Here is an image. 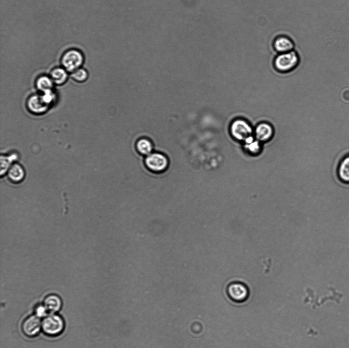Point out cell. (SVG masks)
<instances>
[{"label": "cell", "mask_w": 349, "mask_h": 348, "mask_svg": "<svg viewBox=\"0 0 349 348\" xmlns=\"http://www.w3.org/2000/svg\"><path fill=\"white\" fill-rule=\"evenodd\" d=\"M7 175L8 179L11 183L18 184L24 180L26 173L24 168L16 162L10 167Z\"/></svg>", "instance_id": "11"}, {"label": "cell", "mask_w": 349, "mask_h": 348, "mask_svg": "<svg viewBox=\"0 0 349 348\" xmlns=\"http://www.w3.org/2000/svg\"><path fill=\"white\" fill-rule=\"evenodd\" d=\"M89 74L86 69L84 68H78L77 70L72 73L71 78L78 83H84L88 79Z\"/></svg>", "instance_id": "19"}, {"label": "cell", "mask_w": 349, "mask_h": 348, "mask_svg": "<svg viewBox=\"0 0 349 348\" xmlns=\"http://www.w3.org/2000/svg\"><path fill=\"white\" fill-rule=\"evenodd\" d=\"M47 311H48L45 306L40 305L36 308V316L39 318L45 317L47 314Z\"/></svg>", "instance_id": "20"}, {"label": "cell", "mask_w": 349, "mask_h": 348, "mask_svg": "<svg viewBox=\"0 0 349 348\" xmlns=\"http://www.w3.org/2000/svg\"><path fill=\"white\" fill-rule=\"evenodd\" d=\"M19 158V156L17 153H13L9 155H1V176L2 177L7 174L8 170L13 164L16 163Z\"/></svg>", "instance_id": "13"}, {"label": "cell", "mask_w": 349, "mask_h": 348, "mask_svg": "<svg viewBox=\"0 0 349 348\" xmlns=\"http://www.w3.org/2000/svg\"><path fill=\"white\" fill-rule=\"evenodd\" d=\"M338 174L339 178L342 182L349 183V157L346 158L341 162Z\"/></svg>", "instance_id": "18"}, {"label": "cell", "mask_w": 349, "mask_h": 348, "mask_svg": "<svg viewBox=\"0 0 349 348\" xmlns=\"http://www.w3.org/2000/svg\"><path fill=\"white\" fill-rule=\"evenodd\" d=\"M65 323L59 316L51 315L46 317L42 324V328L47 335L55 336L60 335L64 330Z\"/></svg>", "instance_id": "3"}, {"label": "cell", "mask_w": 349, "mask_h": 348, "mask_svg": "<svg viewBox=\"0 0 349 348\" xmlns=\"http://www.w3.org/2000/svg\"><path fill=\"white\" fill-rule=\"evenodd\" d=\"M26 105L28 111L34 115L43 114L50 108L44 102L41 95L31 96L27 100Z\"/></svg>", "instance_id": "7"}, {"label": "cell", "mask_w": 349, "mask_h": 348, "mask_svg": "<svg viewBox=\"0 0 349 348\" xmlns=\"http://www.w3.org/2000/svg\"><path fill=\"white\" fill-rule=\"evenodd\" d=\"M44 306L48 311L56 312L59 311L62 306L61 299L55 295H50L44 300Z\"/></svg>", "instance_id": "14"}, {"label": "cell", "mask_w": 349, "mask_h": 348, "mask_svg": "<svg viewBox=\"0 0 349 348\" xmlns=\"http://www.w3.org/2000/svg\"><path fill=\"white\" fill-rule=\"evenodd\" d=\"M273 47L277 52L281 54L294 50L295 44L293 41L288 37L280 36L274 41Z\"/></svg>", "instance_id": "10"}, {"label": "cell", "mask_w": 349, "mask_h": 348, "mask_svg": "<svg viewBox=\"0 0 349 348\" xmlns=\"http://www.w3.org/2000/svg\"><path fill=\"white\" fill-rule=\"evenodd\" d=\"M84 56L77 50H70L66 52L62 57V64L68 72L72 73L77 70L83 64Z\"/></svg>", "instance_id": "4"}, {"label": "cell", "mask_w": 349, "mask_h": 348, "mask_svg": "<svg viewBox=\"0 0 349 348\" xmlns=\"http://www.w3.org/2000/svg\"><path fill=\"white\" fill-rule=\"evenodd\" d=\"M299 54L294 50L279 54L274 59L273 66L279 73L288 74L294 72L300 65Z\"/></svg>", "instance_id": "1"}, {"label": "cell", "mask_w": 349, "mask_h": 348, "mask_svg": "<svg viewBox=\"0 0 349 348\" xmlns=\"http://www.w3.org/2000/svg\"><path fill=\"white\" fill-rule=\"evenodd\" d=\"M242 145L244 152L252 156H260L264 151V144L257 140L254 135L247 138Z\"/></svg>", "instance_id": "8"}, {"label": "cell", "mask_w": 349, "mask_h": 348, "mask_svg": "<svg viewBox=\"0 0 349 348\" xmlns=\"http://www.w3.org/2000/svg\"><path fill=\"white\" fill-rule=\"evenodd\" d=\"M50 77L54 85L62 86L67 82L68 74L65 68L57 67L53 69Z\"/></svg>", "instance_id": "15"}, {"label": "cell", "mask_w": 349, "mask_h": 348, "mask_svg": "<svg viewBox=\"0 0 349 348\" xmlns=\"http://www.w3.org/2000/svg\"><path fill=\"white\" fill-rule=\"evenodd\" d=\"M145 165L147 169L155 173L165 172L169 165L166 156L159 153H151L145 159Z\"/></svg>", "instance_id": "5"}, {"label": "cell", "mask_w": 349, "mask_h": 348, "mask_svg": "<svg viewBox=\"0 0 349 348\" xmlns=\"http://www.w3.org/2000/svg\"><path fill=\"white\" fill-rule=\"evenodd\" d=\"M229 293L230 297L236 301L245 300L248 295L247 287L241 283H234L229 287Z\"/></svg>", "instance_id": "12"}, {"label": "cell", "mask_w": 349, "mask_h": 348, "mask_svg": "<svg viewBox=\"0 0 349 348\" xmlns=\"http://www.w3.org/2000/svg\"><path fill=\"white\" fill-rule=\"evenodd\" d=\"M275 134L274 128L269 122H260L254 128V135L255 137L264 145L273 140Z\"/></svg>", "instance_id": "6"}, {"label": "cell", "mask_w": 349, "mask_h": 348, "mask_svg": "<svg viewBox=\"0 0 349 348\" xmlns=\"http://www.w3.org/2000/svg\"><path fill=\"white\" fill-rule=\"evenodd\" d=\"M54 83L50 77L42 76L36 81V86L38 90L42 93L46 91L53 90Z\"/></svg>", "instance_id": "16"}, {"label": "cell", "mask_w": 349, "mask_h": 348, "mask_svg": "<svg viewBox=\"0 0 349 348\" xmlns=\"http://www.w3.org/2000/svg\"><path fill=\"white\" fill-rule=\"evenodd\" d=\"M254 128L247 120L237 118L229 127V132L235 141L242 144L247 138L254 135Z\"/></svg>", "instance_id": "2"}, {"label": "cell", "mask_w": 349, "mask_h": 348, "mask_svg": "<svg viewBox=\"0 0 349 348\" xmlns=\"http://www.w3.org/2000/svg\"><path fill=\"white\" fill-rule=\"evenodd\" d=\"M136 147L139 152L144 155L150 154L153 150L152 142L146 138L140 139L137 143Z\"/></svg>", "instance_id": "17"}, {"label": "cell", "mask_w": 349, "mask_h": 348, "mask_svg": "<svg viewBox=\"0 0 349 348\" xmlns=\"http://www.w3.org/2000/svg\"><path fill=\"white\" fill-rule=\"evenodd\" d=\"M42 324L40 318L38 316H30L23 322L22 325L23 332L29 337H33L40 332Z\"/></svg>", "instance_id": "9"}]
</instances>
